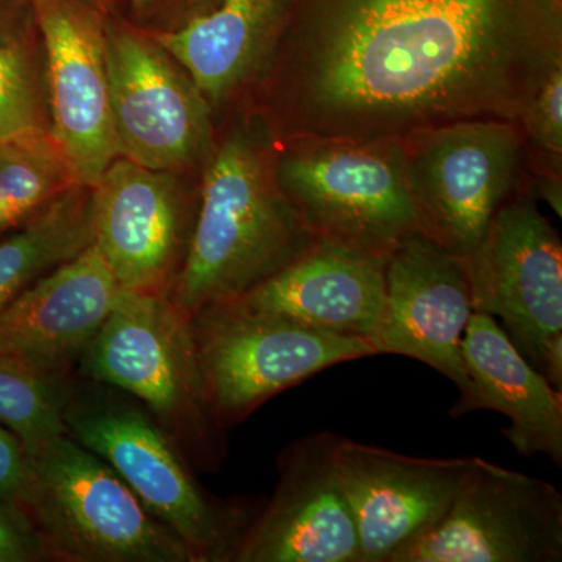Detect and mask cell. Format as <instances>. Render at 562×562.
I'll return each instance as SVG.
<instances>
[{"mask_svg": "<svg viewBox=\"0 0 562 562\" xmlns=\"http://www.w3.org/2000/svg\"><path fill=\"white\" fill-rule=\"evenodd\" d=\"M562 66L561 0H290L260 81L280 143L519 124Z\"/></svg>", "mask_w": 562, "mask_h": 562, "instance_id": "1", "label": "cell"}, {"mask_svg": "<svg viewBox=\"0 0 562 562\" xmlns=\"http://www.w3.org/2000/svg\"><path fill=\"white\" fill-rule=\"evenodd\" d=\"M279 147L258 113L233 125L211 151L190 243L169 292L188 316L243 297L316 244L277 179Z\"/></svg>", "mask_w": 562, "mask_h": 562, "instance_id": "2", "label": "cell"}, {"mask_svg": "<svg viewBox=\"0 0 562 562\" xmlns=\"http://www.w3.org/2000/svg\"><path fill=\"white\" fill-rule=\"evenodd\" d=\"M66 435L101 458L181 539L192 562H232L261 506L216 501L157 420L124 392L74 380Z\"/></svg>", "mask_w": 562, "mask_h": 562, "instance_id": "3", "label": "cell"}, {"mask_svg": "<svg viewBox=\"0 0 562 562\" xmlns=\"http://www.w3.org/2000/svg\"><path fill=\"white\" fill-rule=\"evenodd\" d=\"M80 366L144 406L192 469L221 468L227 441L206 408L190 316L171 295L124 291Z\"/></svg>", "mask_w": 562, "mask_h": 562, "instance_id": "4", "label": "cell"}, {"mask_svg": "<svg viewBox=\"0 0 562 562\" xmlns=\"http://www.w3.org/2000/svg\"><path fill=\"white\" fill-rule=\"evenodd\" d=\"M20 503L49 561L192 562L179 536L68 435L29 458Z\"/></svg>", "mask_w": 562, "mask_h": 562, "instance_id": "5", "label": "cell"}, {"mask_svg": "<svg viewBox=\"0 0 562 562\" xmlns=\"http://www.w3.org/2000/svg\"><path fill=\"white\" fill-rule=\"evenodd\" d=\"M277 179L316 244L387 258L417 232L402 139L283 140Z\"/></svg>", "mask_w": 562, "mask_h": 562, "instance_id": "6", "label": "cell"}, {"mask_svg": "<svg viewBox=\"0 0 562 562\" xmlns=\"http://www.w3.org/2000/svg\"><path fill=\"white\" fill-rule=\"evenodd\" d=\"M190 321L206 408L222 431L325 369L376 357L362 339L313 330L241 299L209 303Z\"/></svg>", "mask_w": 562, "mask_h": 562, "instance_id": "7", "label": "cell"}, {"mask_svg": "<svg viewBox=\"0 0 562 562\" xmlns=\"http://www.w3.org/2000/svg\"><path fill=\"white\" fill-rule=\"evenodd\" d=\"M402 144L417 232L458 257L476 249L509 199L530 190V155L517 122H452Z\"/></svg>", "mask_w": 562, "mask_h": 562, "instance_id": "8", "label": "cell"}, {"mask_svg": "<svg viewBox=\"0 0 562 562\" xmlns=\"http://www.w3.org/2000/svg\"><path fill=\"white\" fill-rule=\"evenodd\" d=\"M464 260L475 313L562 391V243L531 190L509 199Z\"/></svg>", "mask_w": 562, "mask_h": 562, "instance_id": "9", "label": "cell"}, {"mask_svg": "<svg viewBox=\"0 0 562 562\" xmlns=\"http://www.w3.org/2000/svg\"><path fill=\"white\" fill-rule=\"evenodd\" d=\"M562 495L546 480L473 457L452 505L397 562H560Z\"/></svg>", "mask_w": 562, "mask_h": 562, "instance_id": "10", "label": "cell"}, {"mask_svg": "<svg viewBox=\"0 0 562 562\" xmlns=\"http://www.w3.org/2000/svg\"><path fill=\"white\" fill-rule=\"evenodd\" d=\"M111 121L121 157L172 172L209 149L211 106L154 40L105 27Z\"/></svg>", "mask_w": 562, "mask_h": 562, "instance_id": "11", "label": "cell"}, {"mask_svg": "<svg viewBox=\"0 0 562 562\" xmlns=\"http://www.w3.org/2000/svg\"><path fill=\"white\" fill-rule=\"evenodd\" d=\"M336 436L312 432L280 453L272 498L232 562H361L357 522L336 471Z\"/></svg>", "mask_w": 562, "mask_h": 562, "instance_id": "12", "label": "cell"}, {"mask_svg": "<svg viewBox=\"0 0 562 562\" xmlns=\"http://www.w3.org/2000/svg\"><path fill=\"white\" fill-rule=\"evenodd\" d=\"M473 457L414 458L336 436L335 464L361 562H397L442 519Z\"/></svg>", "mask_w": 562, "mask_h": 562, "instance_id": "13", "label": "cell"}, {"mask_svg": "<svg viewBox=\"0 0 562 562\" xmlns=\"http://www.w3.org/2000/svg\"><path fill=\"white\" fill-rule=\"evenodd\" d=\"M473 313L464 260L414 232L387 257L373 350L424 362L461 392L468 386L461 342Z\"/></svg>", "mask_w": 562, "mask_h": 562, "instance_id": "14", "label": "cell"}, {"mask_svg": "<svg viewBox=\"0 0 562 562\" xmlns=\"http://www.w3.org/2000/svg\"><path fill=\"white\" fill-rule=\"evenodd\" d=\"M46 52L49 132L77 181L94 187L121 157L111 121L105 25L79 0H35Z\"/></svg>", "mask_w": 562, "mask_h": 562, "instance_id": "15", "label": "cell"}, {"mask_svg": "<svg viewBox=\"0 0 562 562\" xmlns=\"http://www.w3.org/2000/svg\"><path fill=\"white\" fill-rule=\"evenodd\" d=\"M92 244L125 291L169 294L194 221L169 172L116 158L91 187Z\"/></svg>", "mask_w": 562, "mask_h": 562, "instance_id": "16", "label": "cell"}, {"mask_svg": "<svg viewBox=\"0 0 562 562\" xmlns=\"http://www.w3.org/2000/svg\"><path fill=\"white\" fill-rule=\"evenodd\" d=\"M124 291L91 244L0 312V355L72 372Z\"/></svg>", "mask_w": 562, "mask_h": 562, "instance_id": "17", "label": "cell"}, {"mask_svg": "<svg viewBox=\"0 0 562 562\" xmlns=\"http://www.w3.org/2000/svg\"><path fill=\"white\" fill-rule=\"evenodd\" d=\"M468 386L450 409L453 419L475 412L508 417L503 428L517 453L562 465V391L516 349L497 319L473 313L461 342Z\"/></svg>", "mask_w": 562, "mask_h": 562, "instance_id": "18", "label": "cell"}, {"mask_svg": "<svg viewBox=\"0 0 562 562\" xmlns=\"http://www.w3.org/2000/svg\"><path fill=\"white\" fill-rule=\"evenodd\" d=\"M387 258L314 244L241 301L313 330L372 346L384 306Z\"/></svg>", "mask_w": 562, "mask_h": 562, "instance_id": "19", "label": "cell"}, {"mask_svg": "<svg viewBox=\"0 0 562 562\" xmlns=\"http://www.w3.org/2000/svg\"><path fill=\"white\" fill-rule=\"evenodd\" d=\"M290 0H213L179 29L151 40L188 74L210 106L257 83Z\"/></svg>", "mask_w": 562, "mask_h": 562, "instance_id": "20", "label": "cell"}, {"mask_svg": "<svg viewBox=\"0 0 562 562\" xmlns=\"http://www.w3.org/2000/svg\"><path fill=\"white\" fill-rule=\"evenodd\" d=\"M92 244L91 188L76 184L0 238V312Z\"/></svg>", "mask_w": 562, "mask_h": 562, "instance_id": "21", "label": "cell"}, {"mask_svg": "<svg viewBox=\"0 0 562 562\" xmlns=\"http://www.w3.org/2000/svg\"><path fill=\"white\" fill-rule=\"evenodd\" d=\"M80 184L49 131L0 143V238Z\"/></svg>", "mask_w": 562, "mask_h": 562, "instance_id": "22", "label": "cell"}, {"mask_svg": "<svg viewBox=\"0 0 562 562\" xmlns=\"http://www.w3.org/2000/svg\"><path fill=\"white\" fill-rule=\"evenodd\" d=\"M72 372H55L0 355V425L29 458L66 435L65 412Z\"/></svg>", "mask_w": 562, "mask_h": 562, "instance_id": "23", "label": "cell"}, {"mask_svg": "<svg viewBox=\"0 0 562 562\" xmlns=\"http://www.w3.org/2000/svg\"><path fill=\"white\" fill-rule=\"evenodd\" d=\"M49 131L31 52L20 40L0 36V143Z\"/></svg>", "mask_w": 562, "mask_h": 562, "instance_id": "24", "label": "cell"}, {"mask_svg": "<svg viewBox=\"0 0 562 562\" xmlns=\"http://www.w3.org/2000/svg\"><path fill=\"white\" fill-rule=\"evenodd\" d=\"M525 143L539 155L538 171L561 172L562 157V66L553 70L532 95L522 120Z\"/></svg>", "mask_w": 562, "mask_h": 562, "instance_id": "25", "label": "cell"}, {"mask_svg": "<svg viewBox=\"0 0 562 562\" xmlns=\"http://www.w3.org/2000/svg\"><path fill=\"white\" fill-rule=\"evenodd\" d=\"M47 560L31 517L20 502L0 498V562H40Z\"/></svg>", "mask_w": 562, "mask_h": 562, "instance_id": "26", "label": "cell"}, {"mask_svg": "<svg viewBox=\"0 0 562 562\" xmlns=\"http://www.w3.org/2000/svg\"><path fill=\"white\" fill-rule=\"evenodd\" d=\"M29 475V457L13 432L0 425V498L20 502Z\"/></svg>", "mask_w": 562, "mask_h": 562, "instance_id": "27", "label": "cell"}, {"mask_svg": "<svg viewBox=\"0 0 562 562\" xmlns=\"http://www.w3.org/2000/svg\"><path fill=\"white\" fill-rule=\"evenodd\" d=\"M154 2L155 0H133V3H135L138 9H146V7L151 5Z\"/></svg>", "mask_w": 562, "mask_h": 562, "instance_id": "28", "label": "cell"}, {"mask_svg": "<svg viewBox=\"0 0 562 562\" xmlns=\"http://www.w3.org/2000/svg\"><path fill=\"white\" fill-rule=\"evenodd\" d=\"M94 2H101V0H94Z\"/></svg>", "mask_w": 562, "mask_h": 562, "instance_id": "29", "label": "cell"}]
</instances>
